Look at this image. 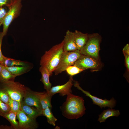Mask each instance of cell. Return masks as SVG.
Masks as SVG:
<instances>
[{
  "instance_id": "obj_27",
  "label": "cell",
  "mask_w": 129,
  "mask_h": 129,
  "mask_svg": "<svg viewBox=\"0 0 129 129\" xmlns=\"http://www.w3.org/2000/svg\"><path fill=\"white\" fill-rule=\"evenodd\" d=\"M17 0H0V7L6 6L8 8Z\"/></svg>"
},
{
  "instance_id": "obj_16",
  "label": "cell",
  "mask_w": 129,
  "mask_h": 129,
  "mask_svg": "<svg viewBox=\"0 0 129 129\" xmlns=\"http://www.w3.org/2000/svg\"><path fill=\"white\" fill-rule=\"evenodd\" d=\"M39 70L42 76L40 81L43 83L44 88L46 91L48 92L51 88L52 84L49 80L50 74L48 70L43 67L41 66L39 68Z\"/></svg>"
},
{
  "instance_id": "obj_21",
  "label": "cell",
  "mask_w": 129,
  "mask_h": 129,
  "mask_svg": "<svg viewBox=\"0 0 129 129\" xmlns=\"http://www.w3.org/2000/svg\"><path fill=\"white\" fill-rule=\"evenodd\" d=\"M16 113L11 110L3 117L8 120L11 123L12 128L19 129L18 122L16 120Z\"/></svg>"
},
{
  "instance_id": "obj_14",
  "label": "cell",
  "mask_w": 129,
  "mask_h": 129,
  "mask_svg": "<svg viewBox=\"0 0 129 129\" xmlns=\"http://www.w3.org/2000/svg\"><path fill=\"white\" fill-rule=\"evenodd\" d=\"M74 32L77 50L80 51L86 43L88 38V34L84 33L77 30Z\"/></svg>"
},
{
  "instance_id": "obj_32",
  "label": "cell",
  "mask_w": 129,
  "mask_h": 129,
  "mask_svg": "<svg viewBox=\"0 0 129 129\" xmlns=\"http://www.w3.org/2000/svg\"><path fill=\"white\" fill-rule=\"evenodd\" d=\"M3 65L1 63H0V75L2 69Z\"/></svg>"
},
{
  "instance_id": "obj_15",
  "label": "cell",
  "mask_w": 129,
  "mask_h": 129,
  "mask_svg": "<svg viewBox=\"0 0 129 129\" xmlns=\"http://www.w3.org/2000/svg\"><path fill=\"white\" fill-rule=\"evenodd\" d=\"M33 67V65L27 66H18L5 67V68L11 73L16 75L17 76L28 72L32 69Z\"/></svg>"
},
{
  "instance_id": "obj_17",
  "label": "cell",
  "mask_w": 129,
  "mask_h": 129,
  "mask_svg": "<svg viewBox=\"0 0 129 129\" xmlns=\"http://www.w3.org/2000/svg\"><path fill=\"white\" fill-rule=\"evenodd\" d=\"M5 67L13 66H27L33 64L29 62L17 60L4 56V60L1 63Z\"/></svg>"
},
{
  "instance_id": "obj_8",
  "label": "cell",
  "mask_w": 129,
  "mask_h": 129,
  "mask_svg": "<svg viewBox=\"0 0 129 129\" xmlns=\"http://www.w3.org/2000/svg\"><path fill=\"white\" fill-rule=\"evenodd\" d=\"M73 85L74 86L77 88L81 90L86 95L90 97L92 100L94 104L99 106L101 108H105L107 107L110 108H114L116 103V101L113 98L110 100L106 99H102L92 95L88 91H85L80 86L79 84L77 81L73 80Z\"/></svg>"
},
{
  "instance_id": "obj_19",
  "label": "cell",
  "mask_w": 129,
  "mask_h": 129,
  "mask_svg": "<svg viewBox=\"0 0 129 129\" xmlns=\"http://www.w3.org/2000/svg\"><path fill=\"white\" fill-rule=\"evenodd\" d=\"M120 113L118 110H115L112 108H109L104 110L99 115L98 120L100 123L105 122L106 119L108 118L111 117H118Z\"/></svg>"
},
{
  "instance_id": "obj_7",
  "label": "cell",
  "mask_w": 129,
  "mask_h": 129,
  "mask_svg": "<svg viewBox=\"0 0 129 129\" xmlns=\"http://www.w3.org/2000/svg\"><path fill=\"white\" fill-rule=\"evenodd\" d=\"M73 65L84 70L88 69L96 70L101 67L102 64L99 59L82 54Z\"/></svg>"
},
{
  "instance_id": "obj_4",
  "label": "cell",
  "mask_w": 129,
  "mask_h": 129,
  "mask_svg": "<svg viewBox=\"0 0 129 129\" xmlns=\"http://www.w3.org/2000/svg\"><path fill=\"white\" fill-rule=\"evenodd\" d=\"M101 40V36L97 33L88 34L86 43L80 51L81 53L99 59V52Z\"/></svg>"
},
{
  "instance_id": "obj_20",
  "label": "cell",
  "mask_w": 129,
  "mask_h": 129,
  "mask_svg": "<svg viewBox=\"0 0 129 129\" xmlns=\"http://www.w3.org/2000/svg\"><path fill=\"white\" fill-rule=\"evenodd\" d=\"M16 75H13L3 66L0 75V83L10 81H14Z\"/></svg>"
},
{
  "instance_id": "obj_33",
  "label": "cell",
  "mask_w": 129,
  "mask_h": 129,
  "mask_svg": "<svg viewBox=\"0 0 129 129\" xmlns=\"http://www.w3.org/2000/svg\"><path fill=\"white\" fill-rule=\"evenodd\" d=\"M2 24V23H0V27Z\"/></svg>"
},
{
  "instance_id": "obj_1",
  "label": "cell",
  "mask_w": 129,
  "mask_h": 129,
  "mask_svg": "<svg viewBox=\"0 0 129 129\" xmlns=\"http://www.w3.org/2000/svg\"><path fill=\"white\" fill-rule=\"evenodd\" d=\"M83 98L70 93L61 107L63 115L68 118L77 119L85 113L86 108Z\"/></svg>"
},
{
  "instance_id": "obj_9",
  "label": "cell",
  "mask_w": 129,
  "mask_h": 129,
  "mask_svg": "<svg viewBox=\"0 0 129 129\" xmlns=\"http://www.w3.org/2000/svg\"><path fill=\"white\" fill-rule=\"evenodd\" d=\"M18 122L19 129H35L38 124L36 119L31 118L21 110L16 113Z\"/></svg>"
},
{
  "instance_id": "obj_31",
  "label": "cell",
  "mask_w": 129,
  "mask_h": 129,
  "mask_svg": "<svg viewBox=\"0 0 129 129\" xmlns=\"http://www.w3.org/2000/svg\"><path fill=\"white\" fill-rule=\"evenodd\" d=\"M123 53L129 55V44H127L124 47L123 50Z\"/></svg>"
},
{
  "instance_id": "obj_26",
  "label": "cell",
  "mask_w": 129,
  "mask_h": 129,
  "mask_svg": "<svg viewBox=\"0 0 129 129\" xmlns=\"http://www.w3.org/2000/svg\"><path fill=\"white\" fill-rule=\"evenodd\" d=\"M10 98L6 91L0 87V99L5 103L8 104Z\"/></svg>"
},
{
  "instance_id": "obj_24",
  "label": "cell",
  "mask_w": 129,
  "mask_h": 129,
  "mask_svg": "<svg viewBox=\"0 0 129 129\" xmlns=\"http://www.w3.org/2000/svg\"><path fill=\"white\" fill-rule=\"evenodd\" d=\"M65 70L68 75L71 76H73L80 73L84 70L73 65H71L67 67Z\"/></svg>"
},
{
  "instance_id": "obj_29",
  "label": "cell",
  "mask_w": 129,
  "mask_h": 129,
  "mask_svg": "<svg viewBox=\"0 0 129 129\" xmlns=\"http://www.w3.org/2000/svg\"><path fill=\"white\" fill-rule=\"evenodd\" d=\"M3 36L2 34V32L0 33V63H2L4 60V56L2 54L1 51V46L2 40Z\"/></svg>"
},
{
  "instance_id": "obj_28",
  "label": "cell",
  "mask_w": 129,
  "mask_h": 129,
  "mask_svg": "<svg viewBox=\"0 0 129 129\" xmlns=\"http://www.w3.org/2000/svg\"><path fill=\"white\" fill-rule=\"evenodd\" d=\"M8 11L3 7H0V23H2Z\"/></svg>"
},
{
  "instance_id": "obj_30",
  "label": "cell",
  "mask_w": 129,
  "mask_h": 129,
  "mask_svg": "<svg viewBox=\"0 0 129 129\" xmlns=\"http://www.w3.org/2000/svg\"><path fill=\"white\" fill-rule=\"evenodd\" d=\"M125 57V62L126 67L128 70L129 71V55L123 53Z\"/></svg>"
},
{
  "instance_id": "obj_10",
  "label": "cell",
  "mask_w": 129,
  "mask_h": 129,
  "mask_svg": "<svg viewBox=\"0 0 129 129\" xmlns=\"http://www.w3.org/2000/svg\"><path fill=\"white\" fill-rule=\"evenodd\" d=\"M72 76H70L69 81L64 84L52 87L47 92L48 95L53 96L54 94L59 93L60 96H64L72 93L71 88L73 85Z\"/></svg>"
},
{
  "instance_id": "obj_22",
  "label": "cell",
  "mask_w": 129,
  "mask_h": 129,
  "mask_svg": "<svg viewBox=\"0 0 129 129\" xmlns=\"http://www.w3.org/2000/svg\"><path fill=\"white\" fill-rule=\"evenodd\" d=\"M42 115L46 117L47 121L49 124L54 126L55 125V122L57 120V119L53 115L51 108H47L42 110Z\"/></svg>"
},
{
  "instance_id": "obj_13",
  "label": "cell",
  "mask_w": 129,
  "mask_h": 129,
  "mask_svg": "<svg viewBox=\"0 0 129 129\" xmlns=\"http://www.w3.org/2000/svg\"><path fill=\"white\" fill-rule=\"evenodd\" d=\"M20 110L27 116L32 119H36L38 116L42 115V110L27 105L23 100L20 103Z\"/></svg>"
},
{
  "instance_id": "obj_2",
  "label": "cell",
  "mask_w": 129,
  "mask_h": 129,
  "mask_svg": "<svg viewBox=\"0 0 129 129\" xmlns=\"http://www.w3.org/2000/svg\"><path fill=\"white\" fill-rule=\"evenodd\" d=\"M64 44L63 40L61 43L54 46L48 50L45 51L41 57L40 64L48 70L50 76L59 63L64 51Z\"/></svg>"
},
{
  "instance_id": "obj_11",
  "label": "cell",
  "mask_w": 129,
  "mask_h": 129,
  "mask_svg": "<svg viewBox=\"0 0 129 129\" xmlns=\"http://www.w3.org/2000/svg\"><path fill=\"white\" fill-rule=\"evenodd\" d=\"M23 100L27 105L34 106L39 110H42L38 92L33 91L28 88Z\"/></svg>"
},
{
  "instance_id": "obj_25",
  "label": "cell",
  "mask_w": 129,
  "mask_h": 129,
  "mask_svg": "<svg viewBox=\"0 0 129 129\" xmlns=\"http://www.w3.org/2000/svg\"><path fill=\"white\" fill-rule=\"evenodd\" d=\"M11 110L9 105L0 99V116L3 117Z\"/></svg>"
},
{
  "instance_id": "obj_23",
  "label": "cell",
  "mask_w": 129,
  "mask_h": 129,
  "mask_svg": "<svg viewBox=\"0 0 129 129\" xmlns=\"http://www.w3.org/2000/svg\"><path fill=\"white\" fill-rule=\"evenodd\" d=\"M8 105L11 110L12 111L17 113L20 109V103L16 100L10 98Z\"/></svg>"
},
{
  "instance_id": "obj_12",
  "label": "cell",
  "mask_w": 129,
  "mask_h": 129,
  "mask_svg": "<svg viewBox=\"0 0 129 129\" xmlns=\"http://www.w3.org/2000/svg\"><path fill=\"white\" fill-rule=\"evenodd\" d=\"M63 40L64 51H73L77 50L75 43L74 32L67 30Z\"/></svg>"
},
{
  "instance_id": "obj_18",
  "label": "cell",
  "mask_w": 129,
  "mask_h": 129,
  "mask_svg": "<svg viewBox=\"0 0 129 129\" xmlns=\"http://www.w3.org/2000/svg\"><path fill=\"white\" fill-rule=\"evenodd\" d=\"M42 110L47 108H52L51 99L52 96H49L47 92H38Z\"/></svg>"
},
{
  "instance_id": "obj_5",
  "label": "cell",
  "mask_w": 129,
  "mask_h": 129,
  "mask_svg": "<svg viewBox=\"0 0 129 129\" xmlns=\"http://www.w3.org/2000/svg\"><path fill=\"white\" fill-rule=\"evenodd\" d=\"M81 55L80 51L77 50L70 51H64L58 65L54 71L55 75H58L65 71L68 67L73 65Z\"/></svg>"
},
{
  "instance_id": "obj_6",
  "label": "cell",
  "mask_w": 129,
  "mask_h": 129,
  "mask_svg": "<svg viewBox=\"0 0 129 129\" xmlns=\"http://www.w3.org/2000/svg\"><path fill=\"white\" fill-rule=\"evenodd\" d=\"M22 0H17L8 8L9 10L2 22L3 28L2 34L3 37L6 34L10 24L20 15L22 7Z\"/></svg>"
},
{
  "instance_id": "obj_3",
  "label": "cell",
  "mask_w": 129,
  "mask_h": 129,
  "mask_svg": "<svg viewBox=\"0 0 129 129\" xmlns=\"http://www.w3.org/2000/svg\"><path fill=\"white\" fill-rule=\"evenodd\" d=\"M0 87L7 92L10 98L19 102L22 100L28 88L24 85L14 81H10L0 83Z\"/></svg>"
}]
</instances>
